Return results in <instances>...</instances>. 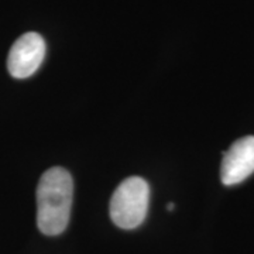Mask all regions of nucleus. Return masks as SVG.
Returning a JSON list of instances; mask_svg holds the SVG:
<instances>
[{
  "instance_id": "obj_1",
  "label": "nucleus",
  "mask_w": 254,
  "mask_h": 254,
  "mask_svg": "<svg viewBox=\"0 0 254 254\" xmlns=\"http://www.w3.org/2000/svg\"><path fill=\"white\" fill-rule=\"evenodd\" d=\"M73 181L61 167L47 170L37 187V226L47 236H58L71 218Z\"/></svg>"
},
{
  "instance_id": "obj_2",
  "label": "nucleus",
  "mask_w": 254,
  "mask_h": 254,
  "mask_svg": "<svg viewBox=\"0 0 254 254\" xmlns=\"http://www.w3.org/2000/svg\"><path fill=\"white\" fill-rule=\"evenodd\" d=\"M150 203V187L140 177L120 182L110 199V218L120 229H136L144 222Z\"/></svg>"
},
{
  "instance_id": "obj_3",
  "label": "nucleus",
  "mask_w": 254,
  "mask_h": 254,
  "mask_svg": "<svg viewBox=\"0 0 254 254\" xmlns=\"http://www.w3.org/2000/svg\"><path fill=\"white\" fill-rule=\"evenodd\" d=\"M46 57V41L37 33H26L14 41L7 58V69L16 79L31 76Z\"/></svg>"
},
{
  "instance_id": "obj_4",
  "label": "nucleus",
  "mask_w": 254,
  "mask_h": 254,
  "mask_svg": "<svg viewBox=\"0 0 254 254\" xmlns=\"http://www.w3.org/2000/svg\"><path fill=\"white\" fill-rule=\"evenodd\" d=\"M254 173V136L239 138L229 147L220 165V180L226 185H237Z\"/></svg>"
}]
</instances>
